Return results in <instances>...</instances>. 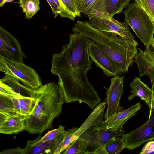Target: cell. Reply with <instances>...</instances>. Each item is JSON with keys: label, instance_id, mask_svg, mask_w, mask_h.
<instances>
[{"label": "cell", "instance_id": "33", "mask_svg": "<svg viewBox=\"0 0 154 154\" xmlns=\"http://www.w3.org/2000/svg\"><path fill=\"white\" fill-rule=\"evenodd\" d=\"M14 0H3L2 3L0 4V7H1L4 5V4L6 3L11 2H13Z\"/></svg>", "mask_w": 154, "mask_h": 154}, {"label": "cell", "instance_id": "36", "mask_svg": "<svg viewBox=\"0 0 154 154\" xmlns=\"http://www.w3.org/2000/svg\"><path fill=\"white\" fill-rule=\"evenodd\" d=\"M151 154H154V152H152Z\"/></svg>", "mask_w": 154, "mask_h": 154}, {"label": "cell", "instance_id": "8", "mask_svg": "<svg viewBox=\"0 0 154 154\" xmlns=\"http://www.w3.org/2000/svg\"><path fill=\"white\" fill-rule=\"evenodd\" d=\"M125 148L133 149L144 143L154 139V109L143 124L122 136Z\"/></svg>", "mask_w": 154, "mask_h": 154}, {"label": "cell", "instance_id": "18", "mask_svg": "<svg viewBox=\"0 0 154 154\" xmlns=\"http://www.w3.org/2000/svg\"><path fill=\"white\" fill-rule=\"evenodd\" d=\"M69 130L54 139L43 142L34 146H26L24 148L25 154H53L57 146L68 133Z\"/></svg>", "mask_w": 154, "mask_h": 154}, {"label": "cell", "instance_id": "25", "mask_svg": "<svg viewBox=\"0 0 154 154\" xmlns=\"http://www.w3.org/2000/svg\"><path fill=\"white\" fill-rule=\"evenodd\" d=\"M87 145L83 140L79 138L74 141L62 152L63 154H85Z\"/></svg>", "mask_w": 154, "mask_h": 154}, {"label": "cell", "instance_id": "2", "mask_svg": "<svg viewBox=\"0 0 154 154\" xmlns=\"http://www.w3.org/2000/svg\"><path fill=\"white\" fill-rule=\"evenodd\" d=\"M35 94L37 103L32 114L25 120V130L30 134L41 135L60 115L65 99L57 83L54 82L35 89Z\"/></svg>", "mask_w": 154, "mask_h": 154}, {"label": "cell", "instance_id": "15", "mask_svg": "<svg viewBox=\"0 0 154 154\" xmlns=\"http://www.w3.org/2000/svg\"><path fill=\"white\" fill-rule=\"evenodd\" d=\"M141 107L140 102L125 109H122L109 119L105 120L107 128L118 129L123 128L124 124L133 116Z\"/></svg>", "mask_w": 154, "mask_h": 154}, {"label": "cell", "instance_id": "30", "mask_svg": "<svg viewBox=\"0 0 154 154\" xmlns=\"http://www.w3.org/2000/svg\"><path fill=\"white\" fill-rule=\"evenodd\" d=\"M47 1L51 9L52 12L54 15V17H56L60 14L57 5L54 0H47Z\"/></svg>", "mask_w": 154, "mask_h": 154}, {"label": "cell", "instance_id": "16", "mask_svg": "<svg viewBox=\"0 0 154 154\" xmlns=\"http://www.w3.org/2000/svg\"><path fill=\"white\" fill-rule=\"evenodd\" d=\"M30 116L16 114L9 117L3 122L0 123V133L12 135L25 130V120Z\"/></svg>", "mask_w": 154, "mask_h": 154}, {"label": "cell", "instance_id": "20", "mask_svg": "<svg viewBox=\"0 0 154 154\" xmlns=\"http://www.w3.org/2000/svg\"><path fill=\"white\" fill-rule=\"evenodd\" d=\"M60 6L59 15L74 21L77 16L80 17L78 12L75 0H58Z\"/></svg>", "mask_w": 154, "mask_h": 154}, {"label": "cell", "instance_id": "1", "mask_svg": "<svg viewBox=\"0 0 154 154\" xmlns=\"http://www.w3.org/2000/svg\"><path fill=\"white\" fill-rule=\"evenodd\" d=\"M90 40L78 32L71 34L69 43L63 46L60 52L53 54L51 72L58 77L65 103H83L93 109L101 100L87 76L93 61L88 51Z\"/></svg>", "mask_w": 154, "mask_h": 154}, {"label": "cell", "instance_id": "24", "mask_svg": "<svg viewBox=\"0 0 154 154\" xmlns=\"http://www.w3.org/2000/svg\"><path fill=\"white\" fill-rule=\"evenodd\" d=\"M104 147L107 154H117L120 153L125 148V145L121 136L110 140Z\"/></svg>", "mask_w": 154, "mask_h": 154}, {"label": "cell", "instance_id": "12", "mask_svg": "<svg viewBox=\"0 0 154 154\" xmlns=\"http://www.w3.org/2000/svg\"><path fill=\"white\" fill-rule=\"evenodd\" d=\"M137 54L134 63L137 65L140 78L144 75L150 78L151 84L154 81V49L151 43L145 48L144 51L138 48Z\"/></svg>", "mask_w": 154, "mask_h": 154}, {"label": "cell", "instance_id": "29", "mask_svg": "<svg viewBox=\"0 0 154 154\" xmlns=\"http://www.w3.org/2000/svg\"><path fill=\"white\" fill-rule=\"evenodd\" d=\"M0 154H25L24 149L20 147L5 149L1 152Z\"/></svg>", "mask_w": 154, "mask_h": 154}, {"label": "cell", "instance_id": "13", "mask_svg": "<svg viewBox=\"0 0 154 154\" xmlns=\"http://www.w3.org/2000/svg\"><path fill=\"white\" fill-rule=\"evenodd\" d=\"M107 104L105 101L97 105L81 126L78 128H74L71 133L73 142L87 129L94 126L105 125L104 115Z\"/></svg>", "mask_w": 154, "mask_h": 154}, {"label": "cell", "instance_id": "28", "mask_svg": "<svg viewBox=\"0 0 154 154\" xmlns=\"http://www.w3.org/2000/svg\"><path fill=\"white\" fill-rule=\"evenodd\" d=\"M154 152V141L150 140L144 146L140 154H151Z\"/></svg>", "mask_w": 154, "mask_h": 154}, {"label": "cell", "instance_id": "6", "mask_svg": "<svg viewBox=\"0 0 154 154\" xmlns=\"http://www.w3.org/2000/svg\"><path fill=\"white\" fill-rule=\"evenodd\" d=\"M125 132L123 128L108 129L105 125L96 126L86 130L79 138L87 144V150L85 154H90L93 151L104 147L110 140L121 137Z\"/></svg>", "mask_w": 154, "mask_h": 154}, {"label": "cell", "instance_id": "14", "mask_svg": "<svg viewBox=\"0 0 154 154\" xmlns=\"http://www.w3.org/2000/svg\"><path fill=\"white\" fill-rule=\"evenodd\" d=\"M79 13L85 16L93 15L100 18L110 19L106 8V0H75Z\"/></svg>", "mask_w": 154, "mask_h": 154}, {"label": "cell", "instance_id": "34", "mask_svg": "<svg viewBox=\"0 0 154 154\" xmlns=\"http://www.w3.org/2000/svg\"><path fill=\"white\" fill-rule=\"evenodd\" d=\"M151 43V44L152 45V46L154 49V38L153 39V40L152 41Z\"/></svg>", "mask_w": 154, "mask_h": 154}, {"label": "cell", "instance_id": "27", "mask_svg": "<svg viewBox=\"0 0 154 154\" xmlns=\"http://www.w3.org/2000/svg\"><path fill=\"white\" fill-rule=\"evenodd\" d=\"M147 13L154 23V0H134Z\"/></svg>", "mask_w": 154, "mask_h": 154}, {"label": "cell", "instance_id": "21", "mask_svg": "<svg viewBox=\"0 0 154 154\" xmlns=\"http://www.w3.org/2000/svg\"><path fill=\"white\" fill-rule=\"evenodd\" d=\"M131 0H106L107 11L111 18L121 13L130 4Z\"/></svg>", "mask_w": 154, "mask_h": 154}, {"label": "cell", "instance_id": "19", "mask_svg": "<svg viewBox=\"0 0 154 154\" xmlns=\"http://www.w3.org/2000/svg\"><path fill=\"white\" fill-rule=\"evenodd\" d=\"M19 81L18 79L7 75L0 80V82L8 86L13 92L20 97H35V89L22 84Z\"/></svg>", "mask_w": 154, "mask_h": 154}, {"label": "cell", "instance_id": "9", "mask_svg": "<svg viewBox=\"0 0 154 154\" xmlns=\"http://www.w3.org/2000/svg\"><path fill=\"white\" fill-rule=\"evenodd\" d=\"M88 51L90 58L96 66L101 69L107 77L122 74V72L113 60L91 39L88 44Z\"/></svg>", "mask_w": 154, "mask_h": 154}, {"label": "cell", "instance_id": "22", "mask_svg": "<svg viewBox=\"0 0 154 154\" xmlns=\"http://www.w3.org/2000/svg\"><path fill=\"white\" fill-rule=\"evenodd\" d=\"M18 99L20 107V114L24 116H31L36 106V99L28 97H19Z\"/></svg>", "mask_w": 154, "mask_h": 154}, {"label": "cell", "instance_id": "26", "mask_svg": "<svg viewBox=\"0 0 154 154\" xmlns=\"http://www.w3.org/2000/svg\"><path fill=\"white\" fill-rule=\"evenodd\" d=\"M0 112L10 116L19 114L15 109L11 97L0 94Z\"/></svg>", "mask_w": 154, "mask_h": 154}, {"label": "cell", "instance_id": "4", "mask_svg": "<svg viewBox=\"0 0 154 154\" xmlns=\"http://www.w3.org/2000/svg\"><path fill=\"white\" fill-rule=\"evenodd\" d=\"M125 22L133 30L145 48L154 39V23L147 13L135 2L123 11Z\"/></svg>", "mask_w": 154, "mask_h": 154}, {"label": "cell", "instance_id": "10", "mask_svg": "<svg viewBox=\"0 0 154 154\" xmlns=\"http://www.w3.org/2000/svg\"><path fill=\"white\" fill-rule=\"evenodd\" d=\"M0 56L13 61L23 62L26 57L17 40L10 32L0 27Z\"/></svg>", "mask_w": 154, "mask_h": 154}, {"label": "cell", "instance_id": "3", "mask_svg": "<svg viewBox=\"0 0 154 154\" xmlns=\"http://www.w3.org/2000/svg\"><path fill=\"white\" fill-rule=\"evenodd\" d=\"M72 30L94 41L113 60L122 73L128 71L138 52L137 46L129 44L114 33L93 28L89 22L77 21Z\"/></svg>", "mask_w": 154, "mask_h": 154}, {"label": "cell", "instance_id": "5", "mask_svg": "<svg viewBox=\"0 0 154 154\" xmlns=\"http://www.w3.org/2000/svg\"><path fill=\"white\" fill-rule=\"evenodd\" d=\"M0 71L18 79L24 85L33 89L42 85L36 71L23 62L15 61L0 56Z\"/></svg>", "mask_w": 154, "mask_h": 154}, {"label": "cell", "instance_id": "31", "mask_svg": "<svg viewBox=\"0 0 154 154\" xmlns=\"http://www.w3.org/2000/svg\"><path fill=\"white\" fill-rule=\"evenodd\" d=\"M11 98L13 102L14 106L15 109L18 113L20 114V107L18 97H11Z\"/></svg>", "mask_w": 154, "mask_h": 154}, {"label": "cell", "instance_id": "32", "mask_svg": "<svg viewBox=\"0 0 154 154\" xmlns=\"http://www.w3.org/2000/svg\"><path fill=\"white\" fill-rule=\"evenodd\" d=\"M151 89L152 91V96L151 106L149 109V116L150 115L151 113L154 109V81L152 83V86Z\"/></svg>", "mask_w": 154, "mask_h": 154}, {"label": "cell", "instance_id": "35", "mask_svg": "<svg viewBox=\"0 0 154 154\" xmlns=\"http://www.w3.org/2000/svg\"><path fill=\"white\" fill-rule=\"evenodd\" d=\"M3 1V0H0V4H1L2 3Z\"/></svg>", "mask_w": 154, "mask_h": 154}, {"label": "cell", "instance_id": "7", "mask_svg": "<svg viewBox=\"0 0 154 154\" xmlns=\"http://www.w3.org/2000/svg\"><path fill=\"white\" fill-rule=\"evenodd\" d=\"M88 17L89 22L93 28L100 31L114 33L130 45H138L131 33L128 26L125 22H119L113 17L100 18L93 15Z\"/></svg>", "mask_w": 154, "mask_h": 154}, {"label": "cell", "instance_id": "23", "mask_svg": "<svg viewBox=\"0 0 154 154\" xmlns=\"http://www.w3.org/2000/svg\"><path fill=\"white\" fill-rule=\"evenodd\" d=\"M20 7L27 19L31 18L39 10V0H19Z\"/></svg>", "mask_w": 154, "mask_h": 154}, {"label": "cell", "instance_id": "17", "mask_svg": "<svg viewBox=\"0 0 154 154\" xmlns=\"http://www.w3.org/2000/svg\"><path fill=\"white\" fill-rule=\"evenodd\" d=\"M130 86L131 88L130 92L131 94L128 99L130 101L136 96L139 97L146 103L149 109L151 105L152 96L151 89L142 82L140 78L137 77L130 83Z\"/></svg>", "mask_w": 154, "mask_h": 154}, {"label": "cell", "instance_id": "11", "mask_svg": "<svg viewBox=\"0 0 154 154\" xmlns=\"http://www.w3.org/2000/svg\"><path fill=\"white\" fill-rule=\"evenodd\" d=\"M123 76L117 75L111 79V84L106 92L107 108L104 116L106 120L119 111L120 100L123 92Z\"/></svg>", "mask_w": 154, "mask_h": 154}]
</instances>
